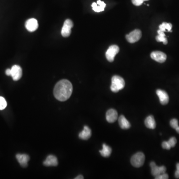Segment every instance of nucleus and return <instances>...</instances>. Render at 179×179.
<instances>
[{"label":"nucleus","instance_id":"393cba45","mask_svg":"<svg viewBox=\"0 0 179 179\" xmlns=\"http://www.w3.org/2000/svg\"><path fill=\"white\" fill-rule=\"evenodd\" d=\"M155 178L156 179H168L169 178V176L166 173H164L155 177Z\"/></svg>","mask_w":179,"mask_h":179},{"label":"nucleus","instance_id":"6e6552de","mask_svg":"<svg viewBox=\"0 0 179 179\" xmlns=\"http://www.w3.org/2000/svg\"><path fill=\"white\" fill-rule=\"evenodd\" d=\"M11 76L14 81H17L21 79L23 75L22 68L19 66L15 65L11 68Z\"/></svg>","mask_w":179,"mask_h":179},{"label":"nucleus","instance_id":"bb28decb","mask_svg":"<svg viewBox=\"0 0 179 179\" xmlns=\"http://www.w3.org/2000/svg\"><path fill=\"white\" fill-rule=\"evenodd\" d=\"M144 0H132V4L136 6H139L142 5Z\"/></svg>","mask_w":179,"mask_h":179},{"label":"nucleus","instance_id":"0eeeda50","mask_svg":"<svg viewBox=\"0 0 179 179\" xmlns=\"http://www.w3.org/2000/svg\"><path fill=\"white\" fill-rule=\"evenodd\" d=\"M150 166L151 168L152 175L154 177H157L161 174L166 173V167L164 166L158 167L156 165L154 162H151L150 163Z\"/></svg>","mask_w":179,"mask_h":179},{"label":"nucleus","instance_id":"20e7f679","mask_svg":"<svg viewBox=\"0 0 179 179\" xmlns=\"http://www.w3.org/2000/svg\"><path fill=\"white\" fill-rule=\"evenodd\" d=\"M120 48L116 45H113L109 47L108 50L105 53V57L109 62L114 61L115 55L119 53Z\"/></svg>","mask_w":179,"mask_h":179},{"label":"nucleus","instance_id":"c85d7f7f","mask_svg":"<svg viewBox=\"0 0 179 179\" xmlns=\"http://www.w3.org/2000/svg\"><path fill=\"white\" fill-rule=\"evenodd\" d=\"M175 176L176 179H179V171L176 170L175 173Z\"/></svg>","mask_w":179,"mask_h":179},{"label":"nucleus","instance_id":"39448f33","mask_svg":"<svg viewBox=\"0 0 179 179\" xmlns=\"http://www.w3.org/2000/svg\"><path fill=\"white\" fill-rule=\"evenodd\" d=\"M142 33L141 30L136 29L126 35V39L128 42L131 43H136L141 38Z\"/></svg>","mask_w":179,"mask_h":179},{"label":"nucleus","instance_id":"7c9ffc66","mask_svg":"<svg viewBox=\"0 0 179 179\" xmlns=\"http://www.w3.org/2000/svg\"><path fill=\"white\" fill-rule=\"evenodd\" d=\"M176 168H177V170L179 171V163L176 165Z\"/></svg>","mask_w":179,"mask_h":179},{"label":"nucleus","instance_id":"2f4dec72","mask_svg":"<svg viewBox=\"0 0 179 179\" xmlns=\"http://www.w3.org/2000/svg\"><path fill=\"white\" fill-rule=\"evenodd\" d=\"M175 130H176V131H177V132H178V133L179 134V126H178V127H177V128H176Z\"/></svg>","mask_w":179,"mask_h":179},{"label":"nucleus","instance_id":"f03ea898","mask_svg":"<svg viewBox=\"0 0 179 179\" xmlns=\"http://www.w3.org/2000/svg\"><path fill=\"white\" fill-rule=\"evenodd\" d=\"M125 86V81L120 76L115 75L111 78V85L110 90L114 93H117L123 89Z\"/></svg>","mask_w":179,"mask_h":179},{"label":"nucleus","instance_id":"f3484780","mask_svg":"<svg viewBox=\"0 0 179 179\" xmlns=\"http://www.w3.org/2000/svg\"><path fill=\"white\" fill-rule=\"evenodd\" d=\"M145 125L148 128L154 130L156 128V122L154 117L152 115H149L145 120Z\"/></svg>","mask_w":179,"mask_h":179},{"label":"nucleus","instance_id":"f8f14e48","mask_svg":"<svg viewBox=\"0 0 179 179\" xmlns=\"http://www.w3.org/2000/svg\"><path fill=\"white\" fill-rule=\"evenodd\" d=\"M118 118L117 111L115 109H110L106 113V120L110 123L115 122Z\"/></svg>","mask_w":179,"mask_h":179},{"label":"nucleus","instance_id":"aec40b11","mask_svg":"<svg viewBox=\"0 0 179 179\" xmlns=\"http://www.w3.org/2000/svg\"><path fill=\"white\" fill-rule=\"evenodd\" d=\"M159 28V29L163 32H165L166 30H167L168 32H172L171 29L172 28V24L171 23L164 22L162 24H160Z\"/></svg>","mask_w":179,"mask_h":179},{"label":"nucleus","instance_id":"5701e85b","mask_svg":"<svg viewBox=\"0 0 179 179\" xmlns=\"http://www.w3.org/2000/svg\"><path fill=\"white\" fill-rule=\"evenodd\" d=\"M170 125L174 129L178 127L179 126L178 120L176 119H172L170 121Z\"/></svg>","mask_w":179,"mask_h":179},{"label":"nucleus","instance_id":"9d476101","mask_svg":"<svg viewBox=\"0 0 179 179\" xmlns=\"http://www.w3.org/2000/svg\"><path fill=\"white\" fill-rule=\"evenodd\" d=\"M156 94L160 100V103L162 105H166L169 101V97L166 92L162 90L158 89L156 91Z\"/></svg>","mask_w":179,"mask_h":179},{"label":"nucleus","instance_id":"7ed1b4c3","mask_svg":"<svg viewBox=\"0 0 179 179\" xmlns=\"http://www.w3.org/2000/svg\"><path fill=\"white\" fill-rule=\"evenodd\" d=\"M145 155L142 152H137L132 156L131 158V164L136 168L143 166L145 161Z\"/></svg>","mask_w":179,"mask_h":179},{"label":"nucleus","instance_id":"473e14b6","mask_svg":"<svg viewBox=\"0 0 179 179\" xmlns=\"http://www.w3.org/2000/svg\"><path fill=\"white\" fill-rule=\"evenodd\" d=\"M148 1V0H144V1Z\"/></svg>","mask_w":179,"mask_h":179},{"label":"nucleus","instance_id":"a211bd4d","mask_svg":"<svg viewBox=\"0 0 179 179\" xmlns=\"http://www.w3.org/2000/svg\"><path fill=\"white\" fill-rule=\"evenodd\" d=\"M119 124L120 127L123 130H127L130 127V122L127 120L124 115H121L119 118Z\"/></svg>","mask_w":179,"mask_h":179},{"label":"nucleus","instance_id":"f257e3e1","mask_svg":"<svg viewBox=\"0 0 179 179\" xmlns=\"http://www.w3.org/2000/svg\"><path fill=\"white\" fill-rule=\"evenodd\" d=\"M73 86L71 83L68 80L64 79L59 81L54 88V96L59 101L64 102L71 96Z\"/></svg>","mask_w":179,"mask_h":179},{"label":"nucleus","instance_id":"423d86ee","mask_svg":"<svg viewBox=\"0 0 179 179\" xmlns=\"http://www.w3.org/2000/svg\"><path fill=\"white\" fill-rule=\"evenodd\" d=\"M74 24L71 19H67L65 21L61 30V34L63 37L67 38L70 35L72 28Z\"/></svg>","mask_w":179,"mask_h":179},{"label":"nucleus","instance_id":"6ab92c4d","mask_svg":"<svg viewBox=\"0 0 179 179\" xmlns=\"http://www.w3.org/2000/svg\"><path fill=\"white\" fill-rule=\"evenodd\" d=\"M111 152L112 149L111 148L105 144H103V149L100 150V154L104 157H109V156H110Z\"/></svg>","mask_w":179,"mask_h":179},{"label":"nucleus","instance_id":"1a4fd4ad","mask_svg":"<svg viewBox=\"0 0 179 179\" xmlns=\"http://www.w3.org/2000/svg\"><path fill=\"white\" fill-rule=\"evenodd\" d=\"M150 56L152 59L159 63H164L167 59L166 54L161 51H153L151 54Z\"/></svg>","mask_w":179,"mask_h":179},{"label":"nucleus","instance_id":"c756f323","mask_svg":"<svg viewBox=\"0 0 179 179\" xmlns=\"http://www.w3.org/2000/svg\"><path fill=\"white\" fill-rule=\"evenodd\" d=\"M75 179H84L83 176L82 175L78 176L77 177L75 178Z\"/></svg>","mask_w":179,"mask_h":179},{"label":"nucleus","instance_id":"b1692460","mask_svg":"<svg viewBox=\"0 0 179 179\" xmlns=\"http://www.w3.org/2000/svg\"><path fill=\"white\" fill-rule=\"evenodd\" d=\"M177 139L175 137H172L169 140L168 142L169 144L170 145V146L172 148L175 147L176 144L177 143Z\"/></svg>","mask_w":179,"mask_h":179},{"label":"nucleus","instance_id":"dca6fc26","mask_svg":"<svg viewBox=\"0 0 179 179\" xmlns=\"http://www.w3.org/2000/svg\"><path fill=\"white\" fill-rule=\"evenodd\" d=\"M105 3L100 0H98L97 3H93L92 5L93 10L96 12L99 13L104 11L105 8Z\"/></svg>","mask_w":179,"mask_h":179},{"label":"nucleus","instance_id":"9b49d317","mask_svg":"<svg viewBox=\"0 0 179 179\" xmlns=\"http://www.w3.org/2000/svg\"><path fill=\"white\" fill-rule=\"evenodd\" d=\"M25 26L28 31L33 32L38 29V21L35 18H30L26 22Z\"/></svg>","mask_w":179,"mask_h":179},{"label":"nucleus","instance_id":"412c9836","mask_svg":"<svg viewBox=\"0 0 179 179\" xmlns=\"http://www.w3.org/2000/svg\"><path fill=\"white\" fill-rule=\"evenodd\" d=\"M7 105L6 100L4 98L0 97V110H3L6 108Z\"/></svg>","mask_w":179,"mask_h":179},{"label":"nucleus","instance_id":"4be33fe9","mask_svg":"<svg viewBox=\"0 0 179 179\" xmlns=\"http://www.w3.org/2000/svg\"><path fill=\"white\" fill-rule=\"evenodd\" d=\"M156 39L158 42H162L164 44L166 45L168 43V41H167V39L166 38V36L158 35L156 36Z\"/></svg>","mask_w":179,"mask_h":179},{"label":"nucleus","instance_id":"cd10ccee","mask_svg":"<svg viewBox=\"0 0 179 179\" xmlns=\"http://www.w3.org/2000/svg\"><path fill=\"white\" fill-rule=\"evenodd\" d=\"M6 74L7 76H11V69H7L6 70Z\"/></svg>","mask_w":179,"mask_h":179},{"label":"nucleus","instance_id":"ddd939ff","mask_svg":"<svg viewBox=\"0 0 179 179\" xmlns=\"http://www.w3.org/2000/svg\"><path fill=\"white\" fill-rule=\"evenodd\" d=\"M16 158L21 166L24 168L28 166V162L29 160V157L28 155L26 154H18L17 155H16Z\"/></svg>","mask_w":179,"mask_h":179},{"label":"nucleus","instance_id":"2eb2a0df","mask_svg":"<svg viewBox=\"0 0 179 179\" xmlns=\"http://www.w3.org/2000/svg\"><path fill=\"white\" fill-rule=\"evenodd\" d=\"M91 136L92 131L87 125L84 126L83 130L79 134V138L83 140H88L91 137Z\"/></svg>","mask_w":179,"mask_h":179},{"label":"nucleus","instance_id":"a878e982","mask_svg":"<svg viewBox=\"0 0 179 179\" xmlns=\"http://www.w3.org/2000/svg\"><path fill=\"white\" fill-rule=\"evenodd\" d=\"M162 148L163 149H167V150H170L171 148V147L169 144L168 141H163L162 143Z\"/></svg>","mask_w":179,"mask_h":179},{"label":"nucleus","instance_id":"4468645a","mask_svg":"<svg viewBox=\"0 0 179 179\" xmlns=\"http://www.w3.org/2000/svg\"><path fill=\"white\" fill-rule=\"evenodd\" d=\"M58 160L56 156L54 155H50L47 156L46 159L44 161L43 164L44 166L50 167V166H56L58 165Z\"/></svg>","mask_w":179,"mask_h":179}]
</instances>
